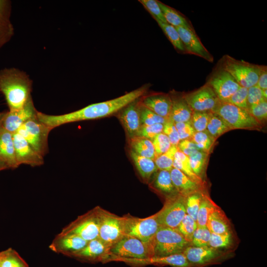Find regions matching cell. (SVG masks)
I'll return each mask as SVG.
<instances>
[{
  "mask_svg": "<svg viewBox=\"0 0 267 267\" xmlns=\"http://www.w3.org/2000/svg\"><path fill=\"white\" fill-rule=\"evenodd\" d=\"M148 88V86L146 85L116 98L91 104L64 114L49 115L38 111L37 118L52 130L68 123L106 117L120 111L129 104L139 99L145 93Z\"/></svg>",
  "mask_w": 267,
  "mask_h": 267,
  "instance_id": "cell-1",
  "label": "cell"
},
{
  "mask_svg": "<svg viewBox=\"0 0 267 267\" xmlns=\"http://www.w3.org/2000/svg\"><path fill=\"white\" fill-rule=\"evenodd\" d=\"M33 81L25 72L16 68L0 70V92L9 110L22 108L32 97Z\"/></svg>",
  "mask_w": 267,
  "mask_h": 267,
  "instance_id": "cell-2",
  "label": "cell"
},
{
  "mask_svg": "<svg viewBox=\"0 0 267 267\" xmlns=\"http://www.w3.org/2000/svg\"><path fill=\"white\" fill-rule=\"evenodd\" d=\"M150 243L156 257L183 253L191 245L177 229L163 226H160Z\"/></svg>",
  "mask_w": 267,
  "mask_h": 267,
  "instance_id": "cell-3",
  "label": "cell"
},
{
  "mask_svg": "<svg viewBox=\"0 0 267 267\" xmlns=\"http://www.w3.org/2000/svg\"><path fill=\"white\" fill-rule=\"evenodd\" d=\"M212 112L219 115L230 130H259L262 128V125L250 114L248 109L227 102L220 101Z\"/></svg>",
  "mask_w": 267,
  "mask_h": 267,
  "instance_id": "cell-4",
  "label": "cell"
},
{
  "mask_svg": "<svg viewBox=\"0 0 267 267\" xmlns=\"http://www.w3.org/2000/svg\"><path fill=\"white\" fill-rule=\"evenodd\" d=\"M101 208L97 206L65 226L61 234L77 235L89 242L98 238Z\"/></svg>",
  "mask_w": 267,
  "mask_h": 267,
  "instance_id": "cell-5",
  "label": "cell"
},
{
  "mask_svg": "<svg viewBox=\"0 0 267 267\" xmlns=\"http://www.w3.org/2000/svg\"><path fill=\"white\" fill-rule=\"evenodd\" d=\"M110 253L108 262L119 258L141 259L153 257L150 243L127 235L110 248Z\"/></svg>",
  "mask_w": 267,
  "mask_h": 267,
  "instance_id": "cell-6",
  "label": "cell"
},
{
  "mask_svg": "<svg viewBox=\"0 0 267 267\" xmlns=\"http://www.w3.org/2000/svg\"><path fill=\"white\" fill-rule=\"evenodd\" d=\"M222 67L230 74L240 86L248 89L257 85L263 66L237 60L226 55L223 57Z\"/></svg>",
  "mask_w": 267,
  "mask_h": 267,
  "instance_id": "cell-7",
  "label": "cell"
},
{
  "mask_svg": "<svg viewBox=\"0 0 267 267\" xmlns=\"http://www.w3.org/2000/svg\"><path fill=\"white\" fill-rule=\"evenodd\" d=\"M51 130L36 117L24 123L17 133L22 136L37 153L44 157L48 153V137Z\"/></svg>",
  "mask_w": 267,
  "mask_h": 267,
  "instance_id": "cell-8",
  "label": "cell"
},
{
  "mask_svg": "<svg viewBox=\"0 0 267 267\" xmlns=\"http://www.w3.org/2000/svg\"><path fill=\"white\" fill-rule=\"evenodd\" d=\"M183 254L191 267H207L222 264L233 257L234 252L221 250L210 246L198 247L190 245Z\"/></svg>",
  "mask_w": 267,
  "mask_h": 267,
  "instance_id": "cell-9",
  "label": "cell"
},
{
  "mask_svg": "<svg viewBox=\"0 0 267 267\" xmlns=\"http://www.w3.org/2000/svg\"><path fill=\"white\" fill-rule=\"evenodd\" d=\"M122 222L124 235L147 243L151 241L160 226L154 215L143 219L127 215L122 217Z\"/></svg>",
  "mask_w": 267,
  "mask_h": 267,
  "instance_id": "cell-10",
  "label": "cell"
},
{
  "mask_svg": "<svg viewBox=\"0 0 267 267\" xmlns=\"http://www.w3.org/2000/svg\"><path fill=\"white\" fill-rule=\"evenodd\" d=\"M186 214L185 196L178 194L166 198L162 208L154 215L160 226L177 229Z\"/></svg>",
  "mask_w": 267,
  "mask_h": 267,
  "instance_id": "cell-11",
  "label": "cell"
},
{
  "mask_svg": "<svg viewBox=\"0 0 267 267\" xmlns=\"http://www.w3.org/2000/svg\"><path fill=\"white\" fill-rule=\"evenodd\" d=\"M124 236L122 217L101 209L98 238L111 248Z\"/></svg>",
  "mask_w": 267,
  "mask_h": 267,
  "instance_id": "cell-12",
  "label": "cell"
},
{
  "mask_svg": "<svg viewBox=\"0 0 267 267\" xmlns=\"http://www.w3.org/2000/svg\"><path fill=\"white\" fill-rule=\"evenodd\" d=\"M206 84L211 87L221 102H225L240 87L230 74L222 67L212 75Z\"/></svg>",
  "mask_w": 267,
  "mask_h": 267,
  "instance_id": "cell-13",
  "label": "cell"
},
{
  "mask_svg": "<svg viewBox=\"0 0 267 267\" xmlns=\"http://www.w3.org/2000/svg\"><path fill=\"white\" fill-rule=\"evenodd\" d=\"M183 95L193 111L212 112L220 102L213 89L207 84Z\"/></svg>",
  "mask_w": 267,
  "mask_h": 267,
  "instance_id": "cell-14",
  "label": "cell"
},
{
  "mask_svg": "<svg viewBox=\"0 0 267 267\" xmlns=\"http://www.w3.org/2000/svg\"><path fill=\"white\" fill-rule=\"evenodd\" d=\"M38 111L31 97L22 108L16 110L6 111L1 126L8 132L14 134L17 132L24 123L37 117Z\"/></svg>",
  "mask_w": 267,
  "mask_h": 267,
  "instance_id": "cell-15",
  "label": "cell"
},
{
  "mask_svg": "<svg viewBox=\"0 0 267 267\" xmlns=\"http://www.w3.org/2000/svg\"><path fill=\"white\" fill-rule=\"evenodd\" d=\"M15 157L18 165L38 167L44 164V157L37 153L18 133L13 134Z\"/></svg>",
  "mask_w": 267,
  "mask_h": 267,
  "instance_id": "cell-16",
  "label": "cell"
},
{
  "mask_svg": "<svg viewBox=\"0 0 267 267\" xmlns=\"http://www.w3.org/2000/svg\"><path fill=\"white\" fill-rule=\"evenodd\" d=\"M110 249L97 238L89 241L85 247L70 257L85 262L106 263L110 256Z\"/></svg>",
  "mask_w": 267,
  "mask_h": 267,
  "instance_id": "cell-17",
  "label": "cell"
},
{
  "mask_svg": "<svg viewBox=\"0 0 267 267\" xmlns=\"http://www.w3.org/2000/svg\"><path fill=\"white\" fill-rule=\"evenodd\" d=\"M115 261L124 262L132 266L146 265L169 266L172 267H191V265L183 253L165 257H153L146 259H116Z\"/></svg>",
  "mask_w": 267,
  "mask_h": 267,
  "instance_id": "cell-18",
  "label": "cell"
},
{
  "mask_svg": "<svg viewBox=\"0 0 267 267\" xmlns=\"http://www.w3.org/2000/svg\"><path fill=\"white\" fill-rule=\"evenodd\" d=\"M186 53L192 54L212 62L214 58L202 44L194 29L176 27Z\"/></svg>",
  "mask_w": 267,
  "mask_h": 267,
  "instance_id": "cell-19",
  "label": "cell"
},
{
  "mask_svg": "<svg viewBox=\"0 0 267 267\" xmlns=\"http://www.w3.org/2000/svg\"><path fill=\"white\" fill-rule=\"evenodd\" d=\"M88 241L74 234L58 233L49 246L53 252L68 257L86 246Z\"/></svg>",
  "mask_w": 267,
  "mask_h": 267,
  "instance_id": "cell-20",
  "label": "cell"
},
{
  "mask_svg": "<svg viewBox=\"0 0 267 267\" xmlns=\"http://www.w3.org/2000/svg\"><path fill=\"white\" fill-rule=\"evenodd\" d=\"M141 106V102L138 99L120 110L119 118L131 138L137 135L141 126L140 118Z\"/></svg>",
  "mask_w": 267,
  "mask_h": 267,
  "instance_id": "cell-21",
  "label": "cell"
},
{
  "mask_svg": "<svg viewBox=\"0 0 267 267\" xmlns=\"http://www.w3.org/2000/svg\"><path fill=\"white\" fill-rule=\"evenodd\" d=\"M141 103L158 115L168 119L172 104L170 94L156 93L146 96Z\"/></svg>",
  "mask_w": 267,
  "mask_h": 267,
  "instance_id": "cell-22",
  "label": "cell"
},
{
  "mask_svg": "<svg viewBox=\"0 0 267 267\" xmlns=\"http://www.w3.org/2000/svg\"><path fill=\"white\" fill-rule=\"evenodd\" d=\"M170 95L172 104L168 120L174 123L189 122L193 110L185 99L183 94L174 92Z\"/></svg>",
  "mask_w": 267,
  "mask_h": 267,
  "instance_id": "cell-23",
  "label": "cell"
},
{
  "mask_svg": "<svg viewBox=\"0 0 267 267\" xmlns=\"http://www.w3.org/2000/svg\"><path fill=\"white\" fill-rule=\"evenodd\" d=\"M0 159L9 169H15L17 164L13 139V134L0 127Z\"/></svg>",
  "mask_w": 267,
  "mask_h": 267,
  "instance_id": "cell-24",
  "label": "cell"
},
{
  "mask_svg": "<svg viewBox=\"0 0 267 267\" xmlns=\"http://www.w3.org/2000/svg\"><path fill=\"white\" fill-rule=\"evenodd\" d=\"M172 182L178 194L183 196L200 191H205V186L192 180L178 169L173 168L170 171Z\"/></svg>",
  "mask_w": 267,
  "mask_h": 267,
  "instance_id": "cell-25",
  "label": "cell"
},
{
  "mask_svg": "<svg viewBox=\"0 0 267 267\" xmlns=\"http://www.w3.org/2000/svg\"><path fill=\"white\" fill-rule=\"evenodd\" d=\"M206 227L211 233L215 234H221L233 231L229 219L220 207L208 217Z\"/></svg>",
  "mask_w": 267,
  "mask_h": 267,
  "instance_id": "cell-26",
  "label": "cell"
},
{
  "mask_svg": "<svg viewBox=\"0 0 267 267\" xmlns=\"http://www.w3.org/2000/svg\"><path fill=\"white\" fill-rule=\"evenodd\" d=\"M238 241L233 231L221 234L211 233L209 246L221 250L234 252Z\"/></svg>",
  "mask_w": 267,
  "mask_h": 267,
  "instance_id": "cell-27",
  "label": "cell"
},
{
  "mask_svg": "<svg viewBox=\"0 0 267 267\" xmlns=\"http://www.w3.org/2000/svg\"><path fill=\"white\" fill-rule=\"evenodd\" d=\"M153 185L166 198L178 194L172 182L170 171L160 170L156 175Z\"/></svg>",
  "mask_w": 267,
  "mask_h": 267,
  "instance_id": "cell-28",
  "label": "cell"
},
{
  "mask_svg": "<svg viewBox=\"0 0 267 267\" xmlns=\"http://www.w3.org/2000/svg\"><path fill=\"white\" fill-rule=\"evenodd\" d=\"M131 156L139 175L145 181H148L158 170L154 160L141 156L131 150Z\"/></svg>",
  "mask_w": 267,
  "mask_h": 267,
  "instance_id": "cell-29",
  "label": "cell"
},
{
  "mask_svg": "<svg viewBox=\"0 0 267 267\" xmlns=\"http://www.w3.org/2000/svg\"><path fill=\"white\" fill-rule=\"evenodd\" d=\"M173 167L180 171L194 181L205 186V181L197 176L192 170L188 156L178 149L175 154Z\"/></svg>",
  "mask_w": 267,
  "mask_h": 267,
  "instance_id": "cell-30",
  "label": "cell"
},
{
  "mask_svg": "<svg viewBox=\"0 0 267 267\" xmlns=\"http://www.w3.org/2000/svg\"><path fill=\"white\" fill-rule=\"evenodd\" d=\"M166 22L175 27H183L194 29L191 23L182 14L167 5L158 1Z\"/></svg>",
  "mask_w": 267,
  "mask_h": 267,
  "instance_id": "cell-31",
  "label": "cell"
},
{
  "mask_svg": "<svg viewBox=\"0 0 267 267\" xmlns=\"http://www.w3.org/2000/svg\"><path fill=\"white\" fill-rule=\"evenodd\" d=\"M131 146L138 155L154 160L155 152L152 141L146 138L136 136L131 138Z\"/></svg>",
  "mask_w": 267,
  "mask_h": 267,
  "instance_id": "cell-32",
  "label": "cell"
},
{
  "mask_svg": "<svg viewBox=\"0 0 267 267\" xmlns=\"http://www.w3.org/2000/svg\"><path fill=\"white\" fill-rule=\"evenodd\" d=\"M219 207L206 191L204 192L197 215V226H206L208 217Z\"/></svg>",
  "mask_w": 267,
  "mask_h": 267,
  "instance_id": "cell-33",
  "label": "cell"
},
{
  "mask_svg": "<svg viewBox=\"0 0 267 267\" xmlns=\"http://www.w3.org/2000/svg\"><path fill=\"white\" fill-rule=\"evenodd\" d=\"M0 267H29L20 255L12 248L0 252Z\"/></svg>",
  "mask_w": 267,
  "mask_h": 267,
  "instance_id": "cell-34",
  "label": "cell"
},
{
  "mask_svg": "<svg viewBox=\"0 0 267 267\" xmlns=\"http://www.w3.org/2000/svg\"><path fill=\"white\" fill-rule=\"evenodd\" d=\"M206 130L217 139L230 129L219 115L211 112Z\"/></svg>",
  "mask_w": 267,
  "mask_h": 267,
  "instance_id": "cell-35",
  "label": "cell"
},
{
  "mask_svg": "<svg viewBox=\"0 0 267 267\" xmlns=\"http://www.w3.org/2000/svg\"><path fill=\"white\" fill-rule=\"evenodd\" d=\"M209 154L197 151L188 156L190 165L194 173L203 180Z\"/></svg>",
  "mask_w": 267,
  "mask_h": 267,
  "instance_id": "cell-36",
  "label": "cell"
},
{
  "mask_svg": "<svg viewBox=\"0 0 267 267\" xmlns=\"http://www.w3.org/2000/svg\"><path fill=\"white\" fill-rule=\"evenodd\" d=\"M156 22L175 49L179 52L186 53L176 27L167 22L160 21H156Z\"/></svg>",
  "mask_w": 267,
  "mask_h": 267,
  "instance_id": "cell-37",
  "label": "cell"
},
{
  "mask_svg": "<svg viewBox=\"0 0 267 267\" xmlns=\"http://www.w3.org/2000/svg\"><path fill=\"white\" fill-rule=\"evenodd\" d=\"M190 139L201 151L208 154H209L216 140L207 130L195 132Z\"/></svg>",
  "mask_w": 267,
  "mask_h": 267,
  "instance_id": "cell-38",
  "label": "cell"
},
{
  "mask_svg": "<svg viewBox=\"0 0 267 267\" xmlns=\"http://www.w3.org/2000/svg\"><path fill=\"white\" fill-rule=\"evenodd\" d=\"M205 191H197L185 197L186 214L196 221L203 194Z\"/></svg>",
  "mask_w": 267,
  "mask_h": 267,
  "instance_id": "cell-39",
  "label": "cell"
},
{
  "mask_svg": "<svg viewBox=\"0 0 267 267\" xmlns=\"http://www.w3.org/2000/svg\"><path fill=\"white\" fill-rule=\"evenodd\" d=\"M177 146L172 145L165 153L155 157L154 161L158 169L170 171L172 168Z\"/></svg>",
  "mask_w": 267,
  "mask_h": 267,
  "instance_id": "cell-40",
  "label": "cell"
},
{
  "mask_svg": "<svg viewBox=\"0 0 267 267\" xmlns=\"http://www.w3.org/2000/svg\"><path fill=\"white\" fill-rule=\"evenodd\" d=\"M197 226L196 221L186 214L177 229L191 243L193 233Z\"/></svg>",
  "mask_w": 267,
  "mask_h": 267,
  "instance_id": "cell-41",
  "label": "cell"
},
{
  "mask_svg": "<svg viewBox=\"0 0 267 267\" xmlns=\"http://www.w3.org/2000/svg\"><path fill=\"white\" fill-rule=\"evenodd\" d=\"M211 235V232L206 226H197L193 233L191 245L198 247H208Z\"/></svg>",
  "mask_w": 267,
  "mask_h": 267,
  "instance_id": "cell-42",
  "label": "cell"
},
{
  "mask_svg": "<svg viewBox=\"0 0 267 267\" xmlns=\"http://www.w3.org/2000/svg\"><path fill=\"white\" fill-rule=\"evenodd\" d=\"M211 112L193 111L190 123L195 132L206 130Z\"/></svg>",
  "mask_w": 267,
  "mask_h": 267,
  "instance_id": "cell-43",
  "label": "cell"
},
{
  "mask_svg": "<svg viewBox=\"0 0 267 267\" xmlns=\"http://www.w3.org/2000/svg\"><path fill=\"white\" fill-rule=\"evenodd\" d=\"M140 118L141 126L151 125L156 124H164L168 120V119L155 114L142 104L140 108Z\"/></svg>",
  "mask_w": 267,
  "mask_h": 267,
  "instance_id": "cell-44",
  "label": "cell"
},
{
  "mask_svg": "<svg viewBox=\"0 0 267 267\" xmlns=\"http://www.w3.org/2000/svg\"><path fill=\"white\" fill-rule=\"evenodd\" d=\"M14 35V28L10 20L0 17V50Z\"/></svg>",
  "mask_w": 267,
  "mask_h": 267,
  "instance_id": "cell-45",
  "label": "cell"
},
{
  "mask_svg": "<svg viewBox=\"0 0 267 267\" xmlns=\"http://www.w3.org/2000/svg\"><path fill=\"white\" fill-rule=\"evenodd\" d=\"M247 93L248 89L240 86L238 89L225 102L248 110Z\"/></svg>",
  "mask_w": 267,
  "mask_h": 267,
  "instance_id": "cell-46",
  "label": "cell"
},
{
  "mask_svg": "<svg viewBox=\"0 0 267 267\" xmlns=\"http://www.w3.org/2000/svg\"><path fill=\"white\" fill-rule=\"evenodd\" d=\"M138 1L143 5L156 21L166 22L157 0H139Z\"/></svg>",
  "mask_w": 267,
  "mask_h": 267,
  "instance_id": "cell-47",
  "label": "cell"
},
{
  "mask_svg": "<svg viewBox=\"0 0 267 267\" xmlns=\"http://www.w3.org/2000/svg\"><path fill=\"white\" fill-rule=\"evenodd\" d=\"M152 141L155 149V157L166 152L172 146L168 137L163 133L157 135Z\"/></svg>",
  "mask_w": 267,
  "mask_h": 267,
  "instance_id": "cell-48",
  "label": "cell"
},
{
  "mask_svg": "<svg viewBox=\"0 0 267 267\" xmlns=\"http://www.w3.org/2000/svg\"><path fill=\"white\" fill-rule=\"evenodd\" d=\"M250 114L262 124L267 118V101L264 100L248 108Z\"/></svg>",
  "mask_w": 267,
  "mask_h": 267,
  "instance_id": "cell-49",
  "label": "cell"
},
{
  "mask_svg": "<svg viewBox=\"0 0 267 267\" xmlns=\"http://www.w3.org/2000/svg\"><path fill=\"white\" fill-rule=\"evenodd\" d=\"M163 128L164 124H162L141 126L137 136L152 141L157 135L163 133Z\"/></svg>",
  "mask_w": 267,
  "mask_h": 267,
  "instance_id": "cell-50",
  "label": "cell"
},
{
  "mask_svg": "<svg viewBox=\"0 0 267 267\" xmlns=\"http://www.w3.org/2000/svg\"><path fill=\"white\" fill-rule=\"evenodd\" d=\"M163 133L168 137L172 145L177 146L180 141L175 123L169 120L164 124Z\"/></svg>",
  "mask_w": 267,
  "mask_h": 267,
  "instance_id": "cell-51",
  "label": "cell"
},
{
  "mask_svg": "<svg viewBox=\"0 0 267 267\" xmlns=\"http://www.w3.org/2000/svg\"><path fill=\"white\" fill-rule=\"evenodd\" d=\"M263 91L257 85L248 89L247 103L248 108L264 100H267L264 97Z\"/></svg>",
  "mask_w": 267,
  "mask_h": 267,
  "instance_id": "cell-52",
  "label": "cell"
},
{
  "mask_svg": "<svg viewBox=\"0 0 267 267\" xmlns=\"http://www.w3.org/2000/svg\"><path fill=\"white\" fill-rule=\"evenodd\" d=\"M180 140L190 138L195 131L190 122L175 123Z\"/></svg>",
  "mask_w": 267,
  "mask_h": 267,
  "instance_id": "cell-53",
  "label": "cell"
},
{
  "mask_svg": "<svg viewBox=\"0 0 267 267\" xmlns=\"http://www.w3.org/2000/svg\"><path fill=\"white\" fill-rule=\"evenodd\" d=\"M178 149L187 156L201 151L190 138L181 140L177 145Z\"/></svg>",
  "mask_w": 267,
  "mask_h": 267,
  "instance_id": "cell-54",
  "label": "cell"
},
{
  "mask_svg": "<svg viewBox=\"0 0 267 267\" xmlns=\"http://www.w3.org/2000/svg\"><path fill=\"white\" fill-rule=\"evenodd\" d=\"M11 2L9 0H0V17L10 20Z\"/></svg>",
  "mask_w": 267,
  "mask_h": 267,
  "instance_id": "cell-55",
  "label": "cell"
},
{
  "mask_svg": "<svg viewBox=\"0 0 267 267\" xmlns=\"http://www.w3.org/2000/svg\"><path fill=\"white\" fill-rule=\"evenodd\" d=\"M256 85L263 90L267 89V69L266 66H263Z\"/></svg>",
  "mask_w": 267,
  "mask_h": 267,
  "instance_id": "cell-56",
  "label": "cell"
},
{
  "mask_svg": "<svg viewBox=\"0 0 267 267\" xmlns=\"http://www.w3.org/2000/svg\"><path fill=\"white\" fill-rule=\"evenodd\" d=\"M6 111L0 112V127L2 126V122L4 119Z\"/></svg>",
  "mask_w": 267,
  "mask_h": 267,
  "instance_id": "cell-57",
  "label": "cell"
},
{
  "mask_svg": "<svg viewBox=\"0 0 267 267\" xmlns=\"http://www.w3.org/2000/svg\"><path fill=\"white\" fill-rule=\"evenodd\" d=\"M8 169L7 166L0 159V171Z\"/></svg>",
  "mask_w": 267,
  "mask_h": 267,
  "instance_id": "cell-58",
  "label": "cell"
}]
</instances>
